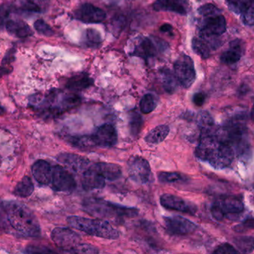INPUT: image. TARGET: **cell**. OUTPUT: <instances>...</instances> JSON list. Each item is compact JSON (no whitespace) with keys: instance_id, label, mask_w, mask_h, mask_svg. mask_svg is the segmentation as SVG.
<instances>
[{"instance_id":"cell-1","label":"cell","mask_w":254,"mask_h":254,"mask_svg":"<svg viewBox=\"0 0 254 254\" xmlns=\"http://www.w3.org/2000/svg\"><path fill=\"white\" fill-rule=\"evenodd\" d=\"M213 133H201L195 156L215 169L228 168L234 161V149L230 145L219 141Z\"/></svg>"},{"instance_id":"cell-2","label":"cell","mask_w":254,"mask_h":254,"mask_svg":"<svg viewBox=\"0 0 254 254\" xmlns=\"http://www.w3.org/2000/svg\"><path fill=\"white\" fill-rule=\"evenodd\" d=\"M30 101L36 110L46 116H55L77 107L80 98L76 94L52 90L46 95H34Z\"/></svg>"},{"instance_id":"cell-3","label":"cell","mask_w":254,"mask_h":254,"mask_svg":"<svg viewBox=\"0 0 254 254\" xmlns=\"http://www.w3.org/2000/svg\"><path fill=\"white\" fill-rule=\"evenodd\" d=\"M4 207L9 224L15 231L26 237H37L40 235V224L28 207L16 202L7 203Z\"/></svg>"},{"instance_id":"cell-4","label":"cell","mask_w":254,"mask_h":254,"mask_svg":"<svg viewBox=\"0 0 254 254\" xmlns=\"http://www.w3.org/2000/svg\"><path fill=\"white\" fill-rule=\"evenodd\" d=\"M83 208L88 214L99 219H122L135 217L138 215V210L134 207L113 204L98 198L85 199Z\"/></svg>"},{"instance_id":"cell-5","label":"cell","mask_w":254,"mask_h":254,"mask_svg":"<svg viewBox=\"0 0 254 254\" xmlns=\"http://www.w3.org/2000/svg\"><path fill=\"white\" fill-rule=\"evenodd\" d=\"M201 19L198 22L199 37H217L226 31V20L221 10L212 4H206L198 9Z\"/></svg>"},{"instance_id":"cell-6","label":"cell","mask_w":254,"mask_h":254,"mask_svg":"<svg viewBox=\"0 0 254 254\" xmlns=\"http://www.w3.org/2000/svg\"><path fill=\"white\" fill-rule=\"evenodd\" d=\"M67 222L74 229L86 233L93 237L106 240H117L120 234L108 222L100 219H87L81 216H69Z\"/></svg>"},{"instance_id":"cell-7","label":"cell","mask_w":254,"mask_h":254,"mask_svg":"<svg viewBox=\"0 0 254 254\" xmlns=\"http://www.w3.org/2000/svg\"><path fill=\"white\" fill-rule=\"evenodd\" d=\"M127 171L130 178L139 184H146L153 180L150 165L142 157H131L127 162Z\"/></svg>"},{"instance_id":"cell-8","label":"cell","mask_w":254,"mask_h":254,"mask_svg":"<svg viewBox=\"0 0 254 254\" xmlns=\"http://www.w3.org/2000/svg\"><path fill=\"white\" fill-rule=\"evenodd\" d=\"M175 76L179 85L184 88H189L195 82V74L194 63L190 57L182 55L174 64Z\"/></svg>"},{"instance_id":"cell-9","label":"cell","mask_w":254,"mask_h":254,"mask_svg":"<svg viewBox=\"0 0 254 254\" xmlns=\"http://www.w3.org/2000/svg\"><path fill=\"white\" fill-rule=\"evenodd\" d=\"M243 210L244 205L237 197L224 196L215 201L211 213L216 220L221 221L226 215L240 213Z\"/></svg>"},{"instance_id":"cell-10","label":"cell","mask_w":254,"mask_h":254,"mask_svg":"<svg viewBox=\"0 0 254 254\" xmlns=\"http://www.w3.org/2000/svg\"><path fill=\"white\" fill-rule=\"evenodd\" d=\"M51 237L59 249L69 253H72L81 242V237L77 233L66 228H55Z\"/></svg>"},{"instance_id":"cell-11","label":"cell","mask_w":254,"mask_h":254,"mask_svg":"<svg viewBox=\"0 0 254 254\" xmlns=\"http://www.w3.org/2000/svg\"><path fill=\"white\" fill-rule=\"evenodd\" d=\"M158 39H155V41L149 37H142L139 40L137 44L133 49L131 55L139 57L144 61H149L154 57L156 56L158 50L164 51L168 47V45Z\"/></svg>"},{"instance_id":"cell-12","label":"cell","mask_w":254,"mask_h":254,"mask_svg":"<svg viewBox=\"0 0 254 254\" xmlns=\"http://www.w3.org/2000/svg\"><path fill=\"white\" fill-rule=\"evenodd\" d=\"M52 186L58 192H71L77 187V183L72 174L61 166L52 169Z\"/></svg>"},{"instance_id":"cell-13","label":"cell","mask_w":254,"mask_h":254,"mask_svg":"<svg viewBox=\"0 0 254 254\" xmlns=\"http://www.w3.org/2000/svg\"><path fill=\"white\" fill-rule=\"evenodd\" d=\"M160 203L164 208L167 210L182 212L188 214H195L198 210L196 205L193 203L172 194H164L161 195Z\"/></svg>"},{"instance_id":"cell-14","label":"cell","mask_w":254,"mask_h":254,"mask_svg":"<svg viewBox=\"0 0 254 254\" xmlns=\"http://www.w3.org/2000/svg\"><path fill=\"white\" fill-rule=\"evenodd\" d=\"M91 137L94 146L99 147H113L118 142L117 131L110 124H104L98 127L95 132L91 134Z\"/></svg>"},{"instance_id":"cell-15","label":"cell","mask_w":254,"mask_h":254,"mask_svg":"<svg viewBox=\"0 0 254 254\" xmlns=\"http://www.w3.org/2000/svg\"><path fill=\"white\" fill-rule=\"evenodd\" d=\"M164 221L167 231L173 235H188L197 228L195 223L180 216L164 217Z\"/></svg>"},{"instance_id":"cell-16","label":"cell","mask_w":254,"mask_h":254,"mask_svg":"<svg viewBox=\"0 0 254 254\" xmlns=\"http://www.w3.org/2000/svg\"><path fill=\"white\" fill-rule=\"evenodd\" d=\"M74 16L80 22L92 24L103 22L107 17V14L102 9L89 3H85L74 12Z\"/></svg>"},{"instance_id":"cell-17","label":"cell","mask_w":254,"mask_h":254,"mask_svg":"<svg viewBox=\"0 0 254 254\" xmlns=\"http://www.w3.org/2000/svg\"><path fill=\"white\" fill-rule=\"evenodd\" d=\"M106 179L95 168L90 166L84 172L82 177V186L85 190L91 191L102 189L106 186Z\"/></svg>"},{"instance_id":"cell-18","label":"cell","mask_w":254,"mask_h":254,"mask_svg":"<svg viewBox=\"0 0 254 254\" xmlns=\"http://www.w3.org/2000/svg\"><path fill=\"white\" fill-rule=\"evenodd\" d=\"M58 161L75 172H84L89 166L87 158L71 153H62L58 156Z\"/></svg>"},{"instance_id":"cell-19","label":"cell","mask_w":254,"mask_h":254,"mask_svg":"<svg viewBox=\"0 0 254 254\" xmlns=\"http://www.w3.org/2000/svg\"><path fill=\"white\" fill-rule=\"evenodd\" d=\"M215 38L216 37H194L192 40V50L203 59H207L210 57L211 51L219 46V42Z\"/></svg>"},{"instance_id":"cell-20","label":"cell","mask_w":254,"mask_h":254,"mask_svg":"<svg viewBox=\"0 0 254 254\" xmlns=\"http://www.w3.org/2000/svg\"><path fill=\"white\" fill-rule=\"evenodd\" d=\"M152 7L155 11H170L181 15L188 13L186 0H156Z\"/></svg>"},{"instance_id":"cell-21","label":"cell","mask_w":254,"mask_h":254,"mask_svg":"<svg viewBox=\"0 0 254 254\" xmlns=\"http://www.w3.org/2000/svg\"><path fill=\"white\" fill-rule=\"evenodd\" d=\"M32 174L35 180L41 185L52 183V169L47 161L39 160L32 167Z\"/></svg>"},{"instance_id":"cell-22","label":"cell","mask_w":254,"mask_h":254,"mask_svg":"<svg viewBox=\"0 0 254 254\" xmlns=\"http://www.w3.org/2000/svg\"><path fill=\"white\" fill-rule=\"evenodd\" d=\"M243 54V43L240 40H233L230 43V49L222 54L221 61L225 64H236L240 61Z\"/></svg>"},{"instance_id":"cell-23","label":"cell","mask_w":254,"mask_h":254,"mask_svg":"<svg viewBox=\"0 0 254 254\" xmlns=\"http://www.w3.org/2000/svg\"><path fill=\"white\" fill-rule=\"evenodd\" d=\"M92 167L98 170L106 180L114 181L122 177V168L117 164L97 163L92 165Z\"/></svg>"},{"instance_id":"cell-24","label":"cell","mask_w":254,"mask_h":254,"mask_svg":"<svg viewBox=\"0 0 254 254\" xmlns=\"http://www.w3.org/2000/svg\"><path fill=\"white\" fill-rule=\"evenodd\" d=\"M94 80L86 73H80L70 78L66 83V87L71 91H81L93 85Z\"/></svg>"},{"instance_id":"cell-25","label":"cell","mask_w":254,"mask_h":254,"mask_svg":"<svg viewBox=\"0 0 254 254\" xmlns=\"http://www.w3.org/2000/svg\"><path fill=\"white\" fill-rule=\"evenodd\" d=\"M5 28L9 34L19 38H25L33 34L29 25L22 20H8L6 23Z\"/></svg>"},{"instance_id":"cell-26","label":"cell","mask_w":254,"mask_h":254,"mask_svg":"<svg viewBox=\"0 0 254 254\" xmlns=\"http://www.w3.org/2000/svg\"><path fill=\"white\" fill-rule=\"evenodd\" d=\"M169 133H170V128L168 125H158L148 133L144 138L145 142L149 144H158L162 143L167 138Z\"/></svg>"},{"instance_id":"cell-27","label":"cell","mask_w":254,"mask_h":254,"mask_svg":"<svg viewBox=\"0 0 254 254\" xmlns=\"http://www.w3.org/2000/svg\"><path fill=\"white\" fill-rule=\"evenodd\" d=\"M161 82L164 90L168 93L173 94L177 89L178 82L175 74L173 75L170 70L163 69L161 70Z\"/></svg>"},{"instance_id":"cell-28","label":"cell","mask_w":254,"mask_h":254,"mask_svg":"<svg viewBox=\"0 0 254 254\" xmlns=\"http://www.w3.org/2000/svg\"><path fill=\"white\" fill-rule=\"evenodd\" d=\"M34 189V186L32 180L28 176H25L16 185L14 189V194L20 198H26L33 193Z\"/></svg>"},{"instance_id":"cell-29","label":"cell","mask_w":254,"mask_h":254,"mask_svg":"<svg viewBox=\"0 0 254 254\" xmlns=\"http://www.w3.org/2000/svg\"><path fill=\"white\" fill-rule=\"evenodd\" d=\"M103 38L101 33L94 28H88L85 32L83 43L86 46L91 48H98L102 43Z\"/></svg>"},{"instance_id":"cell-30","label":"cell","mask_w":254,"mask_h":254,"mask_svg":"<svg viewBox=\"0 0 254 254\" xmlns=\"http://www.w3.org/2000/svg\"><path fill=\"white\" fill-rule=\"evenodd\" d=\"M234 244L241 253H252L254 250V238L251 237H237L234 240Z\"/></svg>"},{"instance_id":"cell-31","label":"cell","mask_w":254,"mask_h":254,"mask_svg":"<svg viewBox=\"0 0 254 254\" xmlns=\"http://www.w3.org/2000/svg\"><path fill=\"white\" fill-rule=\"evenodd\" d=\"M65 140L76 147L90 148L95 146L91 135L67 136Z\"/></svg>"},{"instance_id":"cell-32","label":"cell","mask_w":254,"mask_h":254,"mask_svg":"<svg viewBox=\"0 0 254 254\" xmlns=\"http://www.w3.org/2000/svg\"><path fill=\"white\" fill-rule=\"evenodd\" d=\"M157 98L155 95L151 93L143 95L140 101V110L144 114L152 113L156 108Z\"/></svg>"},{"instance_id":"cell-33","label":"cell","mask_w":254,"mask_h":254,"mask_svg":"<svg viewBox=\"0 0 254 254\" xmlns=\"http://www.w3.org/2000/svg\"><path fill=\"white\" fill-rule=\"evenodd\" d=\"M254 0H228L230 9L237 14L242 15L253 4Z\"/></svg>"},{"instance_id":"cell-34","label":"cell","mask_w":254,"mask_h":254,"mask_svg":"<svg viewBox=\"0 0 254 254\" xmlns=\"http://www.w3.org/2000/svg\"><path fill=\"white\" fill-rule=\"evenodd\" d=\"M19 9L22 11L40 13L43 10V7L37 0H20Z\"/></svg>"},{"instance_id":"cell-35","label":"cell","mask_w":254,"mask_h":254,"mask_svg":"<svg viewBox=\"0 0 254 254\" xmlns=\"http://www.w3.org/2000/svg\"><path fill=\"white\" fill-rule=\"evenodd\" d=\"M158 178L161 183H173L183 180L185 177L179 172H167L161 171L158 174Z\"/></svg>"},{"instance_id":"cell-36","label":"cell","mask_w":254,"mask_h":254,"mask_svg":"<svg viewBox=\"0 0 254 254\" xmlns=\"http://www.w3.org/2000/svg\"><path fill=\"white\" fill-rule=\"evenodd\" d=\"M143 119L141 116L137 113H133L130 116L129 127L131 135L137 136L141 131L143 125Z\"/></svg>"},{"instance_id":"cell-37","label":"cell","mask_w":254,"mask_h":254,"mask_svg":"<svg viewBox=\"0 0 254 254\" xmlns=\"http://www.w3.org/2000/svg\"><path fill=\"white\" fill-rule=\"evenodd\" d=\"M34 28L40 34L47 37H51L54 34L52 28L43 19H37L34 22Z\"/></svg>"},{"instance_id":"cell-38","label":"cell","mask_w":254,"mask_h":254,"mask_svg":"<svg viewBox=\"0 0 254 254\" xmlns=\"http://www.w3.org/2000/svg\"><path fill=\"white\" fill-rule=\"evenodd\" d=\"M11 13V6L8 4H2L0 5V29L7 23V19Z\"/></svg>"},{"instance_id":"cell-39","label":"cell","mask_w":254,"mask_h":254,"mask_svg":"<svg viewBox=\"0 0 254 254\" xmlns=\"http://www.w3.org/2000/svg\"><path fill=\"white\" fill-rule=\"evenodd\" d=\"M72 253L75 254H98L99 251L96 247L87 244H80L74 251Z\"/></svg>"},{"instance_id":"cell-40","label":"cell","mask_w":254,"mask_h":254,"mask_svg":"<svg viewBox=\"0 0 254 254\" xmlns=\"http://www.w3.org/2000/svg\"><path fill=\"white\" fill-rule=\"evenodd\" d=\"M243 22L247 25H254V1L246 12L241 15Z\"/></svg>"},{"instance_id":"cell-41","label":"cell","mask_w":254,"mask_h":254,"mask_svg":"<svg viewBox=\"0 0 254 254\" xmlns=\"http://www.w3.org/2000/svg\"><path fill=\"white\" fill-rule=\"evenodd\" d=\"M125 23H126V19L123 16H119V17L115 18L113 19V23H112V27H113V31L116 35V32H119L120 34L121 31L123 30L125 27Z\"/></svg>"},{"instance_id":"cell-42","label":"cell","mask_w":254,"mask_h":254,"mask_svg":"<svg viewBox=\"0 0 254 254\" xmlns=\"http://www.w3.org/2000/svg\"><path fill=\"white\" fill-rule=\"evenodd\" d=\"M213 253L217 254H237L240 253V252L236 250L231 245L226 243V244L222 245V246L217 248L213 252Z\"/></svg>"},{"instance_id":"cell-43","label":"cell","mask_w":254,"mask_h":254,"mask_svg":"<svg viewBox=\"0 0 254 254\" xmlns=\"http://www.w3.org/2000/svg\"><path fill=\"white\" fill-rule=\"evenodd\" d=\"M7 223L9 222L7 220L5 207L4 205L0 204V231H4L7 228Z\"/></svg>"},{"instance_id":"cell-44","label":"cell","mask_w":254,"mask_h":254,"mask_svg":"<svg viewBox=\"0 0 254 254\" xmlns=\"http://www.w3.org/2000/svg\"><path fill=\"white\" fill-rule=\"evenodd\" d=\"M249 229H254V219L246 220V222L237 227V231L238 232H242V231H245V230Z\"/></svg>"},{"instance_id":"cell-45","label":"cell","mask_w":254,"mask_h":254,"mask_svg":"<svg viewBox=\"0 0 254 254\" xmlns=\"http://www.w3.org/2000/svg\"><path fill=\"white\" fill-rule=\"evenodd\" d=\"M206 95L203 92H197L192 97V101L196 106H201L205 101Z\"/></svg>"},{"instance_id":"cell-46","label":"cell","mask_w":254,"mask_h":254,"mask_svg":"<svg viewBox=\"0 0 254 254\" xmlns=\"http://www.w3.org/2000/svg\"><path fill=\"white\" fill-rule=\"evenodd\" d=\"M14 52L15 50H13V49H10L9 52H7L5 56L3 58L2 62H1L2 65H7V64H10L12 61H13V60H14Z\"/></svg>"},{"instance_id":"cell-47","label":"cell","mask_w":254,"mask_h":254,"mask_svg":"<svg viewBox=\"0 0 254 254\" xmlns=\"http://www.w3.org/2000/svg\"><path fill=\"white\" fill-rule=\"evenodd\" d=\"M27 253H51L52 251L47 250L46 249H41L37 247H29L27 249Z\"/></svg>"},{"instance_id":"cell-48","label":"cell","mask_w":254,"mask_h":254,"mask_svg":"<svg viewBox=\"0 0 254 254\" xmlns=\"http://www.w3.org/2000/svg\"><path fill=\"white\" fill-rule=\"evenodd\" d=\"M160 30L162 32H170L173 30V26L170 24H164V25H161Z\"/></svg>"},{"instance_id":"cell-49","label":"cell","mask_w":254,"mask_h":254,"mask_svg":"<svg viewBox=\"0 0 254 254\" xmlns=\"http://www.w3.org/2000/svg\"><path fill=\"white\" fill-rule=\"evenodd\" d=\"M10 72H11V69H8L5 67H0V78L5 76V75L9 74Z\"/></svg>"},{"instance_id":"cell-50","label":"cell","mask_w":254,"mask_h":254,"mask_svg":"<svg viewBox=\"0 0 254 254\" xmlns=\"http://www.w3.org/2000/svg\"><path fill=\"white\" fill-rule=\"evenodd\" d=\"M5 113V110H4V107L0 104V116H3Z\"/></svg>"},{"instance_id":"cell-51","label":"cell","mask_w":254,"mask_h":254,"mask_svg":"<svg viewBox=\"0 0 254 254\" xmlns=\"http://www.w3.org/2000/svg\"><path fill=\"white\" fill-rule=\"evenodd\" d=\"M251 118H252V120L254 122V104L253 107H252V112H251Z\"/></svg>"}]
</instances>
